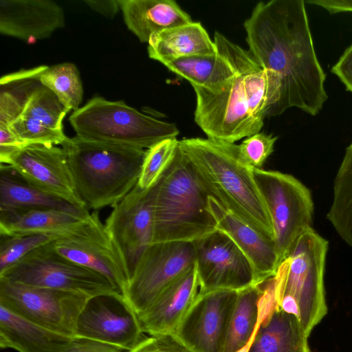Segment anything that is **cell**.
Listing matches in <instances>:
<instances>
[{
  "instance_id": "cell-41",
  "label": "cell",
  "mask_w": 352,
  "mask_h": 352,
  "mask_svg": "<svg viewBox=\"0 0 352 352\" xmlns=\"http://www.w3.org/2000/svg\"><path fill=\"white\" fill-rule=\"evenodd\" d=\"M62 352H122V350L92 340L76 338Z\"/></svg>"
},
{
  "instance_id": "cell-27",
  "label": "cell",
  "mask_w": 352,
  "mask_h": 352,
  "mask_svg": "<svg viewBox=\"0 0 352 352\" xmlns=\"http://www.w3.org/2000/svg\"><path fill=\"white\" fill-rule=\"evenodd\" d=\"M54 208L70 212L87 211L34 186L11 166H0V210Z\"/></svg>"
},
{
  "instance_id": "cell-9",
  "label": "cell",
  "mask_w": 352,
  "mask_h": 352,
  "mask_svg": "<svg viewBox=\"0 0 352 352\" xmlns=\"http://www.w3.org/2000/svg\"><path fill=\"white\" fill-rule=\"evenodd\" d=\"M271 218L274 241L280 263L299 236L311 227V191L294 176L276 170L252 169Z\"/></svg>"
},
{
  "instance_id": "cell-42",
  "label": "cell",
  "mask_w": 352,
  "mask_h": 352,
  "mask_svg": "<svg viewBox=\"0 0 352 352\" xmlns=\"http://www.w3.org/2000/svg\"><path fill=\"white\" fill-rule=\"evenodd\" d=\"M84 2L93 10L107 18H113L120 10L118 0H86Z\"/></svg>"
},
{
  "instance_id": "cell-36",
  "label": "cell",
  "mask_w": 352,
  "mask_h": 352,
  "mask_svg": "<svg viewBox=\"0 0 352 352\" xmlns=\"http://www.w3.org/2000/svg\"><path fill=\"white\" fill-rule=\"evenodd\" d=\"M25 144L62 145L67 139L63 130L47 127L35 120L21 115L9 126Z\"/></svg>"
},
{
  "instance_id": "cell-6",
  "label": "cell",
  "mask_w": 352,
  "mask_h": 352,
  "mask_svg": "<svg viewBox=\"0 0 352 352\" xmlns=\"http://www.w3.org/2000/svg\"><path fill=\"white\" fill-rule=\"evenodd\" d=\"M214 42L233 67L231 76L210 87L192 85L196 95L195 122L207 138L235 142L259 133L263 126L251 114L241 72L235 61L232 41L215 32Z\"/></svg>"
},
{
  "instance_id": "cell-10",
  "label": "cell",
  "mask_w": 352,
  "mask_h": 352,
  "mask_svg": "<svg viewBox=\"0 0 352 352\" xmlns=\"http://www.w3.org/2000/svg\"><path fill=\"white\" fill-rule=\"evenodd\" d=\"M195 265L192 242L151 244L131 274L124 296L126 307L136 316Z\"/></svg>"
},
{
  "instance_id": "cell-29",
  "label": "cell",
  "mask_w": 352,
  "mask_h": 352,
  "mask_svg": "<svg viewBox=\"0 0 352 352\" xmlns=\"http://www.w3.org/2000/svg\"><path fill=\"white\" fill-rule=\"evenodd\" d=\"M47 67L41 65L1 76L0 126H9L21 115L32 96L43 86L41 75Z\"/></svg>"
},
{
  "instance_id": "cell-24",
  "label": "cell",
  "mask_w": 352,
  "mask_h": 352,
  "mask_svg": "<svg viewBox=\"0 0 352 352\" xmlns=\"http://www.w3.org/2000/svg\"><path fill=\"white\" fill-rule=\"evenodd\" d=\"M232 50L241 72L246 100L252 116L261 122L278 103L280 80L274 71L263 67L248 50L232 43Z\"/></svg>"
},
{
  "instance_id": "cell-5",
  "label": "cell",
  "mask_w": 352,
  "mask_h": 352,
  "mask_svg": "<svg viewBox=\"0 0 352 352\" xmlns=\"http://www.w3.org/2000/svg\"><path fill=\"white\" fill-rule=\"evenodd\" d=\"M69 121L80 138L145 150L179 133L174 123L144 114L122 100L101 97L73 111Z\"/></svg>"
},
{
  "instance_id": "cell-1",
  "label": "cell",
  "mask_w": 352,
  "mask_h": 352,
  "mask_svg": "<svg viewBox=\"0 0 352 352\" xmlns=\"http://www.w3.org/2000/svg\"><path fill=\"white\" fill-rule=\"evenodd\" d=\"M243 26L253 58L280 77V99L267 117L291 107L318 113L327 99L326 75L314 50L304 1L259 2Z\"/></svg>"
},
{
  "instance_id": "cell-3",
  "label": "cell",
  "mask_w": 352,
  "mask_h": 352,
  "mask_svg": "<svg viewBox=\"0 0 352 352\" xmlns=\"http://www.w3.org/2000/svg\"><path fill=\"white\" fill-rule=\"evenodd\" d=\"M77 192L88 209L113 207L138 184L146 150L78 136L61 145Z\"/></svg>"
},
{
  "instance_id": "cell-13",
  "label": "cell",
  "mask_w": 352,
  "mask_h": 352,
  "mask_svg": "<svg viewBox=\"0 0 352 352\" xmlns=\"http://www.w3.org/2000/svg\"><path fill=\"white\" fill-rule=\"evenodd\" d=\"M192 243L199 294L217 290L239 292L255 285L250 263L223 232L217 230Z\"/></svg>"
},
{
  "instance_id": "cell-32",
  "label": "cell",
  "mask_w": 352,
  "mask_h": 352,
  "mask_svg": "<svg viewBox=\"0 0 352 352\" xmlns=\"http://www.w3.org/2000/svg\"><path fill=\"white\" fill-rule=\"evenodd\" d=\"M43 85L57 96L68 111H76L82 100L83 89L76 66L69 62L47 67L41 75Z\"/></svg>"
},
{
  "instance_id": "cell-2",
  "label": "cell",
  "mask_w": 352,
  "mask_h": 352,
  "mask_svg": "<svg viewBox=\"0 0 352 352\" xmlns=\"http://www.w3.org/2000/svg\"><path fill=\"white\" fill-rule=\"evenodd\" d=\"M209 197L266 237L274 240L271 218L252 174L243 164L235 143L209 138L179 142Z\"/></svg>"
},
{
  "instance_id": "cell-28",
  "label": "cell",
  "mask_w": 352,
  "mask_h": 352,
  "mask_svg": "<svg viewBox=\"0 0 352 352\" xmlns=\"http://www.w3.org/2000/svg\"><path fill=\"white\" fill-rule=\"evenodd\" d=\"M261 285H251L238 292L227 332L223 352H237L251 345L263 318L264 311L259 309Z\"/></svg>"
},
{
  "instance_id": "cell-30",
  "label": "cell",
  "mask_w": 352,
  "mask_h": 352,
  "mask_svg": "<svg viewBox=\"0 0 352 352\" xmlns=\"http://www.w3.org/2000/svg\"><path fill=\"white\" fill-rule=\"evenodd\" d=\"M326 217L352 248V143L346 148L334 178L332 202Z\"/></svg>"
},
{
  "instance_id": "cell-37",
  "label": "cell",
  "mask_w": 352,
  "mask_h": 352,
  "mask_svg": "<svg viewBox=\"0 0 352 352\" xmlns=\"http://www.w3.org/2000/svg\"><path fill=\"white\" fill-rule=\"evenodd\" d=\"M276 136L259 132L247 137L237 146L238 156L243 164L250 169H262L273 153Z\"/></svg>"
},
{
  "instance_id": "cell-23",
  "label": "cell",
  "mask_w": 352,
  "mask_h": 352,
  "mask_svg": "<svg viewBox=\"0 0 352 352\" xmlns=\"http://www.w3.org/2000/svg\"><path fill=\"white\" fill-rule=\"evenodd\" d=\"M128 29L142 43L153 34L189 23L191 17L173 0H118Z\"/></svg>"
},
{
  "instance_id": "cell-14",
  "label": "cell",
  "mask_w": 352,
  "mask_h": 352,
  "mask_svg": "<svg viewBox=\"0 0 352 352\" xmlns=\"http://www.w3.org/2000/svg\"><path fill=\"white\" fill-rule=\"evenodd\" d=\"M104 225L131 277L142 254L153 243L151 188L142 190L136 184L112 207Z\"/></svg>"
},
{
  "instance_id": "cell-20",
  "label": "cell",
  "mask_w": 352,
  "mask_h": 352,
  "mask_svg": "<svg viewBox=\"0 0 352 352\" xmlns=\"http://www.w3.org/2000/svg\"><path fill=\"white\" fill-rule=\"evenodd\" d=\"M199 292L196 266L166 289L138 315L145 335H173Z\"/></svg>"
},
{
  "instance_id": "cell-38",
  "label": "cell",
  "mask_w": 352,
  "mask_h": 352,
  "mask_svg": "<svg viewBox=\"0 0 352 352\" xmlns=\"http://www.w3.org/2000/svg\"><path fill=\"white\" fill-rule=\"evenodd\" d=\"M126 352H190L173 335L148 336Z\"/></svg>"
},
{
  "instance_id": "cell-19",
  "label": "cell",
  "mask_w": 352,
  "mask_h": 352,
  "mask_svg": "<svg viewBox=\"0 0 352 352\" xmlns=\"http://www.w3.org/2000/svg\"><path fill=\"white\" fill-rule=\"evenodd\" d=\"M65 26L63 8L51 0H1L0 33L23 41L50 37Z\"/></svg>"
},
{
  "instance_id": "cell-21",
  "label": "cell",
  "mask_w": 352,
  "mask_h": 352,
  "mask_svg": "<svg viewBox=\"0 0 352 352\" xmlns=\"http://www.w3.org/2000/svg\"><path fill=\"white\" fill-rule=\"evenodd\" d=\"M76 337L39 325L0 305V347L18 352H62Z\"/></svg>"
},
{
  "instance_id": "cell-11",
  "label": "cell",
  "mask_w": 352,
  "mask_h": 352,
  "mask_svg": "<svg viewBox=\"0 0 352 352\" xmlns=\"http://www.w3.org/2000/svg\"><path fill=\"white\" fill-rule=\"evenodd\" d=\"M91 298L0 278V305L39 325L76 337L78 318Z\"/></svg>"
},
{
  "instance_id": "cell-15",
  "label": "cell",
  "mask_w": 352,
  "mask_h": 352,
  "mask_svg": "<svg viewBox=\"0 0 352 352\" xmlns=\"http://www.w3.org/2000/svg\"><path fill=\"white\" fill-rule=\"evenodd\" d=\"M238 292L198 294L173 336L190 352H223Z\"/></svg>"
},
{
  "instance_id": "cell-7",
  "label": "cell",
  "mask_w": 352,
  "mask_h": 352,
  "mask_svg": "<svg viewBox=\"0 0 352 352\" xmlns=\"http://www.w3.org/2000/svg\"><path fill=\"white\" fill-rule=\"evenodd\" d=\"M328 241L312 227L298 239L274 276L276 302L284 295L296 300L300 322L308 338L327 315L324 269Z\"/></svg>"
},
{
  "instance_id": "cell-16",
  "label": "cell",
  "mask_w": 352,
  "mask_h": 352,
  "mask_svg": "<svg viewBox=\"0 0 352 352\" xmlns=\"http://www.w3.org/2000/svg\"><path fill=\"white\" fill-rule=\"evenodd\" d=\"M39 189L83 210H89L79 197L63 148L28 144L12 154L6 164Z\"/></svg>"
},
{
  "instance_id": "cell-8",
  "label": "cell",
  "mask_w": 352,
  "mask_h": 352,
  "mask_svg": "<svg viewBox=\"0 0 352 352\" xmlns=\"http://www.w3.org/2000/svg\"><path fill=\"white\" fill-rule=\"evenodd\" d=\"M50 243L29 253L0 278L30 286L69 292L91 299L112 298L127 309L123 296L107 278L59 255Z\"/></svg>"
},
{
  "instance_id": "cell-39",
  "label": "cell",
  "mask_w": 352,
  "mask_h": 352,
  "mask_svg": "<svg viewBox=\"0 0 352 352\" xmlns=\"http://www.w3.org/2000/svg\"><path fill=\"white\" fill-rule=\"evenodd\" d=\"M27 146L9 126H0V162L6 164L14 153Z\"/></svg>"
},
{
  "instance_id": "cell-4",
  "label": "cell",
  "mask_w": 352,
  "mask_h": 352,
  "mask_svg": "<svg viewBox=\"0 0 352 352\" xmlns=\"http://www.w3.org/2000/svg\"><path fill=\"white\" fill-rule=\"evenodd\" d=\"M151 191L154 219L152 243L193 242L217 230L216 222L208 209L209 195L179 143L170 163L151 187Z\"/></svg>"
},
{
  "instance_id": "cell-18",
  "label": "cell",
  "mask_w": 352,
  "mask_h": 352,
  "mask_svg": "<svg viewBox=\"0 0 352 352\" xmlns=\"http://www.w3.org/2000/svg\"><path fill=\"white\" fill-rule=\"evenodd\" d=\"M100 299H91L81 313L76 338L107 344L126 352L133 349L146 337L138 317L129 311L118 313Z\"/></svg>"
},
{
  "instance_id": "cell-17",
  "label": "cell",
  "mask_w": 352,
  "mask_h": 352,
  "mask_svg": "<svg viewBox=\"0 0 352 352\" xmlns=\"http://www.w3.org/2000/svg\"><path fill=\"white\" fill-rule=\"evenodd\" d=\"M208 209L217 230L229 236L250 263L254 285L274 277L280 264L273 239H269L226 210L214 198L208 197Z\"/></svg>"
},
{
  "instance_id": "cell-35",
  "label": "cell",
  "mask_w": 352,
  "mask_h": 352,
  "mask_svg": "<svg viewBox=\"0 0 352 352\" xmlns=\"http://www.w3.org/2000/svg\"><path fill=\"white\" fill-rule=\"evenodd\" d=\"M179 144L175 138L164 140L146 149L137 185L142 190L151 188L170 163Z\"/></svg>"
},
{
  "instance_id": "cell-26",
  "label": "cell",
  "mask_w": 352,
  "mask_h": 352,
  "mask_svg": "<svg viewBox=\"0 0 352 352\" xmlns=\"http://www.w3.org/2000/svg\"><path fill=\"white\" fill-rule=\"evenodd\" d=\"M300 320L276 306L261 321L249 352H311Z\"/></svg>"
},
{
  "instance_id": "cell-22",
  "label": "cell",
  "mask_w": 352,
  "mask_h": 352,
  "mask_svg": "<svg viewBox=\"0 0 352 352\" xmlns=\"http://www.w3.org/2000/svg\"><path fill=\"white\" fill-rule=\"evenodd\" d=\"M89 210L70 212L54 208L0 210L3 236L51 234L61 237L89 215Z\"/></svg>"
},
{
  "instance_id": "cell-33",
  "label": "cell",
  "mask_w": 352,
  "mask_h": 352,
  "mask_svg": "<svg viewBox=\"0 0 352 352\" xmlns=\"http://www.w3.org/2000/svg\"><path fill=\"white\" fill-rule=\"evenodd\" d=\"M68 112L55 94L43 85L32 96L21 115L47 127L63 130V120Z\"/></svg>"
},
{
  "instance_id": "cell-12",
  "label": "cell",
  "mask_w": 352,
  "mask_h": 352,
  "mask_svg": "<svg viewBox=\"0 0 352 352\" xmlns=\"http://www.w3.org/2000/svg\"><path fill=\"white\" fill-rule=\"evenodd\" d=\"M50 245L63 257L104 276L124 299L129 274L98 212L90 213Z\"/></svg>"
},
{
  "instance_id": "cell-25",
  "label": "cell",
  "mask_w": 352,
  "mask_h": 352,
  "mask_svg": "<svg viewBox=\"0 0 352 352\" xmlns=\"http://www.w3.org/2000/svg\"><path fill=\"white\" fill-rule=\"evenodd\" d=\"M216 52L214 41L201 23L195 21L153 34L148 43L149 58L164 65L181 58Z\"/></svg>"
},
{
  "instance_id": "cell-31",
  "label": "cell",
  "mask_w": 352,
  "mask_h": 352,
  "mask_svg": "<svg viewBox=\"0 0 352 352\" xmlns=\"http://www.w3.org/2000/svg\"><path fill=\"white\" fill-rule=\"evenodd\" d=\"M164 66L188 80L191 85L204 87L215 85L231 76L234 72L231 63L217 49L216 54L212 55L181 58Z\"/></svg>"
},
{
  "instance_id": "cell-43",
  "label": "cell",
  "mask_w": 352,
  "mask_h": 352,
  "mask_svg": "<svg viewBox=\"0 0 352 352\" xmlns=\"http://www.w3.org/2000/svg\"><path fill=\"white\" fill-rule=\"evenodd\" d=\"M307 3L321 6L327 10L331 13L352 12V1L349 0H317L309 1H307Z\"/></svg>"
},
{
  "instance_id": "cell-40",
  "label": "cell",
  "mask_w": 352,
  "mask_h": 352,
  "mask_svg": "<svg viewBox=\"0 0 352 352\" xmlns=\"http://www.w3.org/2000/svg\"><path fill=\"white\" fill-rule=\"evenodd\" d=\"M331 72L340 78L346 89L352 92V45L332 67Z\"/></svg>"
},
{
  "instance_id": "cell-34",
  "label": "cell",
  "mask_w": 352,
  "mask_h": 352,
  "mask_svg": "<svg viewBox=\"0 0 352 352\" xmlns=\"http://www.w3.org/2000/svg\"><path fill=\"white\" fill-rule=\"evenodd\" d=\"M58 238V236L51 234L1 235L0 276L16 265L29 253Z\"/></svg>"
}]
</instances>
